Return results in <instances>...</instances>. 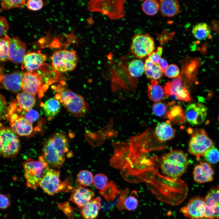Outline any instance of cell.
I'll return each mask as SVG.
<instances>
[{"label":"cell","mask_w":219,"mask_h":219,"mask_svg":"<svg viewBox=\"0 0 219 219\" xmlns=\"http://www.w3.org/2000/svg\"><path fill=\"white\" fill-rule=\"evenodd\" d=\"M146 184L157 199L172 206L182 203L188 190L187 184L179 178H171L160 174Z\"/></svg>","instance_id":"1"},{"label":"cell","mask_w":219,"mask_h":219,"mask_svg":"<svg viewBox=\"0 0 219 219\" xmlns=\"http://www.w3.org/2000/svg\"><path fill=\"white\" fill-rule=\"evenodd\" d=\"M68 145V139L63 133L53 134L47 140L43 148V156L49 166L58 168L63 165Z\"/></svg>","instance_id":"2"},{"label":"cell","mask_w":219,"mask_h":219,"mask_svg":"<svg viewBox=\"0 0 219 219\" xmlns=\"http://www.w3.org/2000/svg\"><path fill=\"white\" fill-rule=\"evenodd\" d=\"M189 161L186 154L179 150L171 151L159 158L158 165L162 172L165 176L179 178L186 171Z\"/></svg>","instance_id":"3"},{"label":"cell","mask_w":219,"mask_h":219,"mask_svg":"<svg viewBox=\"0 0 219 219\" xmlns=\"http://www.w3.org/2000/svg\"><path fill=\"white\" fill-rule=\"evenodd\" d=\"M52 88L57 92L55 96L65 109L77 116L85 115L89 109V106L84 98L61 85H53Z\"/></svg>","instance_id":"4"},{"label":"cell","mask_w":219,"mask_h":219,"mask_svg":"<svg viewBox=\"0 0 219 219\" xmlns=\"http://www.w3.org/2000/svg\"><path fill=\"white\" fill-rule=\"evenodd\" d=\"M23 165L26 186L31 189H36L49 167L48 164L43 156H40L37 160L28 158Z\"/></svg>","instance_id":"5"},{"label":"cell","mask_w":219,"mask_h":219,"mask_svg":"<svg viewBox=\"0 0 219 219\" xmlns=\"http://www.w3.org/2000/svg\"><path fill=\"white\" fill-rule=\"evenodd\" d=\"M39 186L45 193L50 196L59 192L69 191L72 188L68 180L61 181L59 171L49 167L41 181Z\"/></svg>","instance_id":"6"},{"label":"cell","mask_w":219,"mask_h":219,"mask_svg":"<svg viewBox=\"0 0 219 219\" xmlns=\"http://www.w3.org/2000/svg\"><path fill=\"white\" fill-rule=\"evenodd\" d=\"M124 0H92L88 3V9L91 12H97L107 16L112 19L124 16Z\"/></svg>","instance_id":"7"},{"label":"cell","mask_w":219,"mask_h":219,"mask_svg":"<svg viewBox=\"0 0 219 219\" xmlns=\"http://www.w3.org/2000/svg\"><path fill=\"white\" fill-rule=\"evenodd\" d=\"M0 155L9 158L16 156L19 150L20 142L17 135L10 127L1 124L0 130Z\"/></svg>","instance_id":"8"},{"label":"cell","mask_w":219,"mask_h":219,"mask_svg":"<svg viewBox=\"0 0 219 219\" xmlns=\"http://www.w3.org/2000/svg\"><path fill=\"white\" fill-rule=\"evenodd\" d=\"M50 58L54 71L57 73L73 70L78 61L76 51L67 50L55 51L50 56Z\"/></svg>","instance_id":"9"},{"label":"cell","mask_w":219,"mask_h":219,"mask_svg":"<svg viewBox=\"0 0 219 219\" xmlns=\"http://www.w3.org/2000/svg\"><path fill=\"white\" fill-rule=\"evenodd\" d=\"M213 144L204 129L196 128L192 131L188 151L199 160L201 156H203L206 151L213 146Z\"/></svg>","instance_id":"10"},{"label":"cell","mask_w":219,"mask_h":219,"mask_svg":"<svg viewBox=\"0 0 219 219\" xmlns=\"http://www.w3.org/2000/svg\"><path fill=\"white\" fill-rule=\"evenodd\" d=\"M155 49L154 40L148 34H137L132 39L130 50L136 57L142 58L149 56Z\"/></svg>","instance_id":"11"},{"label":"cell","mask_w":219,"mask_h":219,"mask_svg":"<svg viewBox=\"0 0 219 219\" xmlns=\"http://www.w3.org/2000/svg\"><path fill=\"white\" fill-rule=\"evenodd\" d=\"M7 117L10 122V128L17 135L27 137L32 133V124L22 114L18 115L16 113L14 103H12L9 107Z\"/></svg>","instance_id":"12"},{"label":"cell","mask_w":219,"mask_h":219,"mask_svg":"<svg viewBox=\"0 0 219 219\" xmlns=\"http://www.w3.org/2000/svg\"><path fill=\"white\" fill-rule=\"evenodd\" d=\"M42 75L36 71H27L24 73L22 83L23 92L30 93L34 96L36 94L40 97L44 95L43 89Z\"/></svg>","instance_id":"13"},{"label":"cell","mask_w":219,"mask_h":219,"mask_svg":"<svg viewBox=\"0 0 219 219\" xmlns=\"http://www.w3.org/2000/svg\"><path fill=\"white\" fill-rule=\"evenodd\" d=\"M204 217L219 218V185L211 187L205 198Z\"/></svg>","instance_id":"14"},{"label":"cell","mask_w":219,"mask_h":219,"mask_svg":"<svg viewBox=\"0 0 219 219\" xmlns=\"http://www.w3.org/2000/svg\"><path fill=\"white\" fill-rule=\"evenodd\" d=\"M205 207L204 199L197 196L191 198L180 211L189 219H202L204 217Z\"/></svg>","instance_id":"15"},{"label":"cell","mask_w":219,"mask_h":219,"mask_svg":"<svg viewBox=\"0 0 219 219\" xmlns=\"http://www.w3.org/2000/svg\"><path fill=\"white\" fill-rule=\"evenodd\" d=\"M163 89L165 97L174 96L177 99L189 102L192 100L188 90L182 85L180 76L166 83Z\"/></svg>","instance_id":"16"},{"label":"cell","mask_w":219,"mask_h":219,"mask_svg":"<svg viewBox=\"0 0 219 219\" xmlns=\"http://www.w3.org/2000/svg\"><path fill=\"white\" fill-rule=\"evenodd\" d=\"M207 114V109L201 103H192L186 108L185 115L188 122L193 126L198 125L205 121Z\"/></svg>","instance_id":"17"},{"label":"cell","mask_w":219,"mask_h":219,"mask_svg":"<svg viewBox=\"0 0 219 219\" xmlns=\"http://www.w3.org/2000/svg\"><path fill=\"white\" fill-rule=\"evenodd\" d=\"M26 45L18 36L10 38L9 47V59L15 64L23 62L26 53Z\"/></svg>","instance_id":"18"},{"label":"cell","mask_w":219,"mask_h":219,"mask_svg":"<svg viewBox=\"0 0 219 219\" xmlns=\"http://www.w3.org/2000/svg\"><path fill=\"white\" fill-rule=\"evenodd\" d=\"M24 74L16 71L8 74L1 75L0 83L2 88L16 92L22 90V83Z\"/></svg>","instance_id":"19"},{"label":"cell","mask_w":219,"mask_h":219,"mask_svg":"<svg viewBox=\"0 0 219 219\" xmlns=\"http://www.w3.org/2000/svg\"><path fill=\"white\" fill-rule=\"evenodd\" d=\"M47 59L45 54L32 52L26 54L22 62V68L27 71H36L43 64Z\"/></svg>","instance_id":"20"},{"label":"cell","mask_w":219,"mask_h":219,"mask_svg":"<svg viewBox=\"0 0 219 219\" xmlns=\"http://www.w3.org/2000/svg\"><path fill=\"white\" fill-rule=\"evenodd\" d=\"M214 170L207 162H203L196 165L193 172V179L196 182L203 183L210 182L214 179Z\"/></svg>","instance_id":"21"},{"label":"cell","mask_w":219,"mask_h":219,"mask_svg":"<svg viewBox=\"0 0 219 219\" xmlns=\"http://www.w3.org/2000/svg\"><path fill=\"white\" fill-rule=\"evenodd\" d=\"M95 195L93 191L80 185L73 190L70 200L81 208L93 199Z\"/></svg>","instance_id":"22"},{"label":"cell","mask_w":219,"mask_h":219,"mask_svg":"<svg viewBox=\"0 0 219 219\" xmlns=\"http://www.w3.org/2000/svg\"><path fill=\"white\" fill-rule=\"evenodd\" d=\"M155 138L159 142L162 143L169 141L175 136V130L169 121L158 124L153 133Z\"/></svg>","instance_id":"23"},{"label":"cell","mask_w":219,"mask_h":219,"mask_svg":"<svg viewBox=\"0 0 219 219\" xmlns=\"http://www.w3.org/2000/svg\"><path fill=\"white\" fill-rule=\"evenodd\" d=\"M101 200L99 197L93 199L81 208V213L82 216L85 219L96 218L101 207Z\"/></svg>","instance_id":"24"},{"label":"cell","mask_w":219,"mask_h":219,"mask_svg":"<svg viewBox=\"0 0 219 219\" xmlns=\"http://www.w3.org/2000/svg\"><path fill=\"white\" fill-rule=\"evenodd\" d=\"M159 10L163 16L171 17L179 12V3L176 0H160L159 2Z\"/></svg>","instance_id":"25"},{"label":"cell","mask_w":219,"mask_h":219,"mask_svg":"<svg viewBox=\"0 0 219 219\" xmlns=\"http://www.w3.org/2000/svg\"><path fill=\"white\" fill-rule=\"evenodd\" d=\"M16 98L18 106L26 111L31 109L36 103L35 96L26 92L18 93Z\"/></svg>","instance_id":"26"},{"label":"cell","mask_w":219,"mask_h":219,"mask_svg":"<svg viewBox=\"0 0 219 219\" xmlns=\"http://www.w3.org/2000/svg\"><path fill=\"white\" fill-rule=\"evenodd\" d=\"M43 107L45 116L49 120L55 117L59 113L61 104L55 98L49 99L43 104Z\"/></svg>","instance_id":"27"},{"label":"cell","mask_w":219,"mask_h":219,"mask_svg":"<svg viewBox=\"0 0 219 219\" xmlns=\"http://www.w3.org/2000/svg\"><path fill=\"white\" fill-rule=\"evenodd\" d=\"M148 96L151 101L159 102L165 97L164 89L162 86L158 84V81L152 80L148 86Z\"/></svg>","instance_id":"28"},{"label":"cell","mask_w":219,"mask_h":219,"mask_svg":"<svg viewBox=\"0 0 219 219\" xmlns=\"http://www.w3.org/2000/svg\"><path fill=\"white\" fill-rule=\"evenodd\" d=\"M165 117L174 123L180 125L185 123V116L180 106H174L167 112Z\"/></svg>","instance_id":"29"},{"label":"cell","mask_w":219,"mask_h":219,"mask_svg":"<svg viewBox=\"0 0 219 219\" xmlns=\"http://www.w3.org/2000/svg\"><path fill=\"white\" fill-rule=\"evenodd\" d=\"M144 66L145 73L149 78L157 80L162 76L163 72L158 64L152 63L148 58L145 60Z\"/></svg>","instance_id":"30"},{"label":"cell","mask_w":219,"mask_h":219,"mask_svg":"<svg viewBox=\"0 0 219 219\" xmlns=\"http://www.w3.org/2000/svg\"><path fill=\"white\" fill-rule=\"evenodd\" d=\"M192 34L196 39L201 40L208 38L210 35L211 30L206 23H200L196 25L193 27Z\"/></svg>","instance_id":"31"},{"label":"cell","mask_w":219,"mask_h":219,"mask_svg":"<svg viewBox=\"0 0 219 219\" xmlns=\"http://www.w3.org/2000/svg\"><path fill=\"white\" fill-rule=\"evenodd\" d=\"M128 69L131 76L138 77L141 76L144 71V64L141 60L135 59L129 63Z\"/></svg>","instance_id":"32"},{"label":"cell","mask_w":219,"mask_h":219,"mask_svg":"<svg viewBox=\"0 0 219 219\" xmlns=\"http://www.w3.org/2000/svg\"><path fill=\"white\" fill-rule=\"evenodd\" d=\"M10 38L8 35L0 38V61L4 62L9 59V47Z\"/></svg>","instance_id":"33"},{"label":"cell","mask_w":219,"mask_h":219,"mask_svg":"<svg viewBox=\"0 0 219 219\" xmlns=\"http://www.w3.org/2000/svg\"><path fill=\"white\" fill-rule=\"evenodd\" d=\"M142 9L146 14L150 16H154L156 14L159 10V3L156 0H146L143 3Z\"/></svg>","instance_id":"34"},{"label":"cell","mask_w":219,"mask_h":219,"mask_svg":"<svg viewBox=\"0 0 219 219\" xmlns=\"http://www.w3.org/2000/svg\"><path fill=\"white\" fill-rule=\"evenodd\" d=\"M121 191L118 190L116 185L111 181L104 189L100 190L99 192L107 200H109L114 198L117 194L120 192Z\"/></svg>","instance_id":"35"},{"label":"cell","mask_w":219,"mask_h":219,"mask_svg":"<svg viewBox=\"0 0 219 219\" xmlns=\"http://www.w3.org/2000/svg\"><path fill=\"white\" fill-rule=\"evenodd\" d=\"M93 178L92 174L86 170L80 171L77 176L78 182L81 186H84L91 185L93 182Z\"/></svg>","instance_id":"36"},{"label":"cell","mask_w":219,"mask_h":219,"mask_svg":"<svg viewBox=\"0 0 219 219\" xmlns=\"http://www.w3.org/2000/svg\"><path fill=\"white\" fill-rule=\"evenodd\" d=\"M203 156L208 163L216 164L219 161V151L213 145L206 151Z\"/></svg>","instance_id":"37"},{"label":"cell","mask_w":219,"mask_h":219,"mask_svg":"<svg viewBox=\"0 0 219 219\" xmlns=\"http://www.w3.org/2000/svg\"><path fill=\"white\" fill-rule=\"evenodd\" d=\"M136 191H132L129 196L126 198L124 203L125 208L129 211L136 210L138 205Z\"/></svg>","instance_id":"38"},{"label":"cell","mask_w":219,"mask_h":219,"mask_svg":"<svg viewBox=\"0 0 219 219\" xmlns=\"http://www.w3.org/2000/svg\"><path fill=\"white\" fill-rule=\"evenodd\" d=\"M94 186L100 190L104 189L107 186L108 179L105 175L99 173L94 177L93 182Z\"/></svg>","instance_id":"39"},{"label":"cell","mask_w":219,"mask_h":219,"mask_svg":"<svg viewBox=\"0 0 219 219\" xmlns=\"http://www.w3.org/2000/svg\"><path fill=\"white\" fill-rule=\"evenodd\" d=\"M26 1L25 0H2L1 1V8L4 10L15 8H21Z\"/></svg>","instance_id":"40"},{"label":"cell","mask_w":219,"mask_h":219,"mask_svg":"<svg viewBox=\"0 0 219 219\" xmlns=\"http://www.w3.org/2000/svg\"><path fill=\"white\" fill-rule=\"evenodd\" d=\"M196 65L194 64L189 65L184 71L185 76L186 80L190 84H192L195 80L197 73Z\"/></svg>","instance_id":"41"},{"label":"cell","mask_w":219,"mask_h":219,"mask_svg":"<svg viewBox=\"0 0 219 219\" xmlns=\"http://www.w3.org/2000/svg\"><path fill=\"white\" fill-rule=\"evenodd\" d=\"M152 109L154 114L159 117L165 116L167 113L165 104L160 102L155 103L153 105Z\"/></svg>","instance_id":"42"},{"label":"cell","mask_w":219,"mask_h":219,"mask_svg":"<svg viewBox=\"0 0 219 219\" xmlns=\"http://www.w3.org/2000/svg\"><path fill=\"white\" fill-rule=\"evenodd\" d=\"M164 73L168 78H176L179 74L180 70L177 65L172 64L168 66Z\"/></svg>","instance_id":"43"},{"label":"cell","mask_w":219,"mask_h":219,"mask_svg":"<svg viewBox=\"0 0 219 219\" xmlns=\"http://www.w3.org/2000/svg\"><path fill=\"white\" fill-rule=\"evenodd\" d=\"M23 110L22 114L29 122L32 124L39 117V114L36 110L31 109L27 111Z\"/></svg>","instance_id":"44"},{"label":"cell","mask_w":219,"mask_h":219,"mask_svg":"<svg viewBox=\"0 0 219 219\" xmlns=\"http://www.w3.org/2000/svg\"><path fill=\"white\" fill-rule=\"evenodd\" d=\"M163 51V47L162 46L158 47L156 51H154L149 56L148 59L152 63L158 64L161 57Z\"/></svg>","instance_id":"45"},{"label":"cell","mask_w":219,"mask_h":219,"mask_svg":"<svg viewBox=\"0 0 219 219\" xmlns=\"http://www.w3.org/2000/svg\"><path fill=\"white\" fill-rule=\"evenodd\" d=\"M43 5V2L41 0H29L27 1L26 6L30 10L36 11L40 9Z\"/></svg>","instance_id":"46"},{"label":"cell","mask_w":219,"mask_h":219,"mask_svg":"<svg viewBox=\"0 0 219 219\" xmlns=\"http://www.w3.org/2000/svg\"><path fill=\"white\" fill-rule=\"evenodd\" d=\"M9 28L8 22L4 17L1 16L0 17V36L1 38L6 35V33Z\"/></svg>","instance_id":"47"},{"label":"cell","mask_w":219,"mask_h":219,"mask_svg":"<svg viewBox=\"0 0 219 219\" xmlns=\"http://www.w3.org/2000/svg\"><path fill=\"white\" fill-rule=\"evenodd\" d=\"M128 194L129 189L127 188L124 190H121L120 196L117 204V208L119 210H122L125 208L124 205V201L128 196Z\"/></svg>","instance_id":"48"},{"label":"cell","mask_w":219,"mask_h":219,"mask_svg":"<svg viewBox=\"0 0 219 219\" xmlns=\"http://www.w3.org/2000/svg\"><path fill=\"white\" fill-rule=\"evenodd\" d=\"M10 201L8 196L3 193H1L0 196V207L4 210L8 207L10 204Z\"/></svg>","instance_id":"49"},{"label":"cell","mask_w":219,"mask_h":219,"mask_svg":"<svg viewBox=\"0 0 219 219\" xmlns=\"http://www.w3.org/2000/svg\"><path fill=\"white\" fill-rule=\"evenodd\" d=\"M163 73H164L168 66L167 61L164 58L162 57L157 64Z\"/></svg>","instance_id":"50"},{"label":"cell","mask_w":219,"mask_h":219,"mask_svg":"<svg viewBox=\"0 0 219 219\" xmlns=\"http://www.w3.org/2000/svg\"><path fill=\"white\" fill-rule=\"evenodd\" d=\"M5 102L4 97L1 95L0 96V114L1 116L5 113V106L6 105Z\"/></svg>","instance_id":"51"},{"label":"cell","mask_w":219,"mask_h":219,"mask_svg":"<svg viewBox=\"0 0 219 219\" xmlns=\"http://www.w3.org/2000/svg\"><path fill=\"white\" fill-rule=\"evenodd\" d=\"M218 121H219V115H218Z\"/></svg>","instance_id":"52"},{"label":"cell","mask_w":219,"mask_h":219,"mask_svg":"<svg viewBox=\"0 0 219 219\" xmlns=\"http://www.w3.org/2000/svg\"></svg>","instance_id":"53"}]
</instances>
